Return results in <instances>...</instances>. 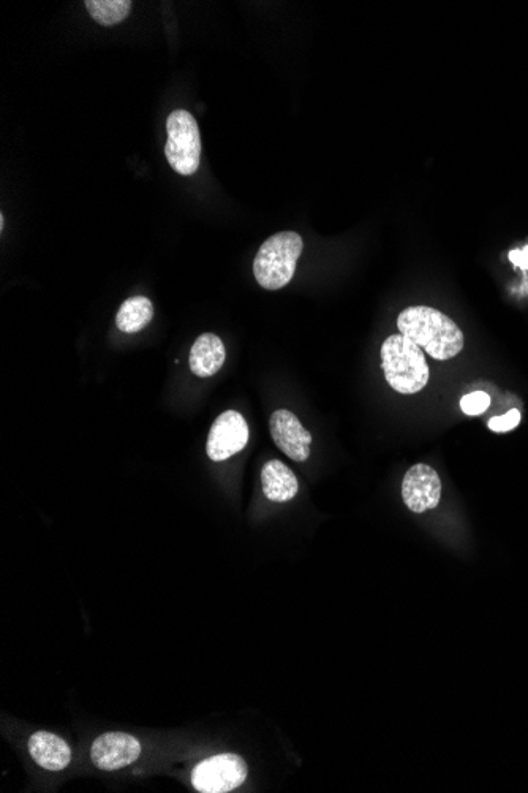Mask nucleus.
<instances>
[{"mask_svg": "<svg viewBox=\"0 0 528 793\" xmlns=\"http://www.w3.org/2000/svg\"><path fill=\"white\" fill-rule=\"evenodd\" d=\"M381 368L389 387L400 395H415L429 382V366L423 349L402 334H393L383 342Z\"/></svg>", "mask_w": 528, "mask_h": 793, "instance_id": "f03ea898", "label": "nucleus"}, {"mask_svg": "<svg viewBox=\"0 0 528 793\" xmlns=\"http://www.w3.org/2000/svg\"><path fill=\"white\" fill-rule=\"evenodd\" d=\"M302 249L304 243L296 232L276 233L264 241L253 262L258 284L266 290H279L290 284Z\"/></svg>", "mask_w": 528, "mask_h": 793, "instance_id": "7ed1b4c3", "label": "nucleus"}, {"mask_svg": "<svg viewBox=\"0 0 528 793\" xmlns=\"http://www.w3.org/2000/svg\"><path fill=\"white\" fill-rule=\"evenodd\" d=\"M489 406H491V396L484 391H475L461 399V409L470 417L484 414Z\"/></svg>", "mask_w": 528, "mask_h": 793, "instance_id": "2eb2a0df", "label": "nucleus"}, {"mask_svg": "<svg viewBox=\"0 0 528 793\" xmlns=\"http://www.w3.org/2000/svg\"><path fill=\"white\" fill-rule=\"evenodd\" d=\"M402 499L415 513L434 510L442 499V480L427 464H415L408 469L402 482Z\"/></svg>", "mask_w": 528, "mask_h": 793, "instance_id": "0eeeda50", "label": "nucleus"}, {"mask_svg": "<svg viewBox=\"0 0 528 793\" xmlns=\"http://www.w3.org/2000/svg\"><path fill=\"white\" fill-rule=\"evenodd\" d=\"M141 756V743L129 733L108 732L92 743L91 759L103 771H116L129 767Z\"/></svg>", "mask_w": 528, "mask_h": 793, "instance_id": "6e6552de", "label": "nucleus"}, {"mask_svg": "<svg viewBox=\"0 0 528 793\" xmlns=\"http://www.w3.org/2000/svg\"><path fill=\"white\" fill-rule=\"evenodd\" d=\"M519 423H521V412L513 409L510 410L508 414L502 415V417L491 418L487 426H489V429H492L494 433H508L511 429L517 428Z\"/></svg>", "mask_w": 528, "mask_h": 793, "instance_id": "dca6fc26", "label": "nucleus"}, {"mask_svg": "<svg viewBox=\"0 0 528 793\" xmlns=\"http://www.w3.org/2000/svg\"><path fill=\"white\" fill-rule=\"evenodd\" d=\"M168 140L165 156L171 168L182 176L197 173L201 160V138L197 119L189 111L176 110L166 121Z\"/></svg>", "mask_w": 528, "mask_h": 793, "instance_id": "20e7f679", "label": "nucleus"}, {"mask_svg": "<svg viewBox=\"0 0 528 793\" xmlns=\"http://www.w3.org/2000/svg\"><path fill=\"white\" fill-rule=\"evenodd\" d=\"M154 317V306L146 296H132L124 301L116 315V325L122 333L135 334L144 330Z\"/></svg>", "mask_w": 528, "mask_h": 793, "instance_id": "ddd939ff", "label": "nucleus"}, {"mask_svg": "<svg viewBox=\"0 0 528 793\" xmlns=\"http://www.w3.org/2000/svg\"><path fill=\"white\" fill-rule=\"evenodd\" d=\"M247 775L246 760L233 752H225L209 757L193 768L192 786L201 793H227L241 787Z\"/></svg>", "mask_w": 528, "mask_h": 793, "instance_id": "39448f33", "label": "nucleus"}, {"mask_svg": "<svg viewBox=\"0 0 528 793\" xmlns=\"http://www.w3.org/2000/svg\"><path fill=\"white\" fill-rule=\"evenodd\" d=\"M397 328L435 360H451L464 349V333L457 323L429 306L404 309L397 319Z\"/></svg>", "mask_w": 528, "mask_h": 793, "instance_id": "f257e3e1", "label": "nucleus"}, {"mask_svg": "<svg viewBox=\"0 0 528 793\" xmlns=\"http://www.w3.org/2000/svg\"><path fill=\"white\" fill-rule=\"evenodd\" d=\"M29 752L37 765L50 771H61L72 762V749L64 738L40 730L29 738Z\"/></svg>", "mask_w": 528, "mask_h": 793, "instance_id": "9d476101", "label": "nucleus"}, {"mask_svg": "<svg viewBox=\"0 0 528 793\" xmlns=\"http://www.w3.org/2000/svg\"><path fill=\"white\" fill-rule=\"evenodd\" d=\"M511 262L514 265L521 266L524 270L528 268V247H525L524 251H513L510 254Z\"/></svg>", "mask_w": 528, "mask_h": 793, "instance_id": "f3484780", "label": "nucleus"}, {"mask_svg": "<svg viewBox=\"0 0 528 793\" xmlns=\"http://www.w3.org/2000/svg\"><path fill=\"white\" fill-rule=\"evenodd\" d=\"M269 429L274 444L290 460L304 463L309 460L312 434L302 426L301 420L287 409L276 410L269 420Z\"/></svg>", "mask_w": 528, "mask_h": 793, "instance_id": "1a4fd4ad", "label": "nucleus"}, {"mask_svg": "<svg viewBox=\"0 0 528 793\" xmlns=\"http://www.w3.org/2000/svg\"><path fill=\"white\" fill-rule=\"evenodd\" d=\"M84 5L95 23L106 27L122 23L132 10L130 0H87Z\"/></svg>", "mask_w": 528, "mask_h": 793, "instance_id": "4468645a", "label": "nucleus"}, {"mask_svg": "<svg viewBox=\"0 0 528 793\" xmlns=\"http://www.w3.org/2000/svg\"><path fill=\"white\" fill-rule=\"evenodd\" d=\"M261 485L263 493L271 502L291 501L299 491V482L290 467L282 461L272 460L264 464L261 471Z\"/></svg>", "mask_w": 528, "mask_h": 793, "instance_id": "f8f14e48", "label": "nucleus"}, {"mask_svg": "<svg viewBox=\"0 0 528 793\" xmlns=\"http://www.w3.org/2000/svg\"><path fill=\"white\" fill-rule=\"evenodd\" d=\"M227 360V350L217 334L204 333L190 350V369L198 377H211L222 369Z\"/></svg>", "mask_w": 528, "mask_h": 793, "instance_id": "9b49d317", "label": "nucleus"}, {"mask_svg": "<svg viewBox=\"0 0 528 793\" xmlns=\"http://www.w3.org/2000/svg\"><path fill=\"white\" fill-rule=\"evenodd\" d=\"M249 426L236 410H227L219 415L209 431L206 452L215 463L230 460L246 448L249 442Z\"/></svg>", "mask_w": 528, "mask_h": 793, "instance_id": "423d86ee", "label": "nucleus"}]
</instances>
